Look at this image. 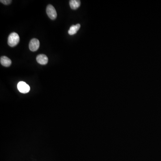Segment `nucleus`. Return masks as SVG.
Returning <instances> with one entry per match:
<instances>
[{"instance_id":"obj_1","label":"nucleus","mask_w":161,"mask_h":161,"mask_svg":"<svg viewBox=\"0 0 161 161\" xmlns=\"http://www.w3.org/2000/svg\"><path fill=\"white\" fill-rule=\"evenodd\" d=\"M20 41V38L17 33L13 32L8 37V44L10 46L14 47L16 46Z\"/></svg>"},{"instance_id":"obj_2","label":"nucleus","mask_w":161,"mask_h":161,"mask_svg":"<svg viewBox=\"0 0 161 161\" xmlns=\"http://www.w3.org/2000/svg\"><path fill=\"white\" fill-rule=\"evenodd\" d=\"M46 13L48 16L51 20H54L57 17V13L56 9L51 5H49L47 7Z\"/></svg>"},{"instance_id":"obj_3","label":"nucleus","mask_w":161,"mask_h":161,"mask_svg":"<svg viewBox=\"0 0 161 161\" xmlns=\"http://www.w3.org/2000/svg\"><path fill=\"white\" fill-rule=\"evenodd\" d=\"M18 91L22 93L26 94L28 93L30 90V87L28 85L24 82H20L17 85Z\"/></svg>"},{"instance_id":"obj_4","label":"nucleus","mask_w":161,"mask_h":161,"mask_svg":"<svg viewBox=\"0 0 161 161\" xmlns=\"http://www.w3.org/2000/svg\"><path fill=\"white\" fill-rule=\"evenodd\" d=\"M39 40L37 39L34 38L30 41L29 43V49L32 51H36L38 49L39 47Z\"/></svg>"},{"instance_id":"obj_5","label":"nucleus","mask_w":161,"mask_h":161,"mask_svg":"<svg viewBox=\"0 0 161 161\" xmlns=\"http://www.w3.org/2000/svg\"><path fill=\"white\" fill-rule=\"evenodd\" d=\"M36 60L38 63L39 64L45 65L47 64L48 62V58L44 54H40L37 56L36 57Z\"/></svg>"},{"instance_id":"obj_6","label":"nucleus","mask_w":161,"mask_h":161,"mask_svg":"<svg viewBox=\"0 0 161 161\" xmlns=\"http://www.w3.org/2000/svg\"><path fill=\"white\" fill-rule=\"evenodd\" d=\"M0 62H1V64L3 66L6 67H9L11 64L12 63L11 59L5 56H3V57H1Z\"/></svg>"},{"instance_id":"obj_7","label":"nucleus","mask_w":161,"mask_h":161,"mask_svg":"<svg viewBox=\"0 0 161 161\" xmlns=\"http://www.w3.org/2000/svg\"><path fill=\"white\" fill-rule=\"evenodd\" d=\"M81 25L79 24H77L76 25H73L70 27V30L68 31V33L70 35H73L77 33L79 30Z\"/></svg>"},{"instance_id":"obj_8","label":"nucleus","mask_w":161,"mask_h":161,"mask_svg":"<svg viewBox=\"0 0 161 161\" xmlns=\"http://www.w3.org/2000/svg\"><path fill=\"white\" fill-rule=\"evenodd\" d=\"M70 5L72 10H76L80 6L81 2L79 0H71Z\"/></svg>"},{"instance_id":"obj_9","label":"nucleus","mask_w":161,"mask_h":161,"mask_svg":"<svg viewBox=\"0 0 161 161\" xmlns=\"http://www.w3.org/2000/svg\"><path fill=\"white\" fill-rule=\"evenodd\" d=\"M0 2L3 4L5 5H9L11 3L12 1H11V0H1Z\"/></svg>"}]
</instances>
